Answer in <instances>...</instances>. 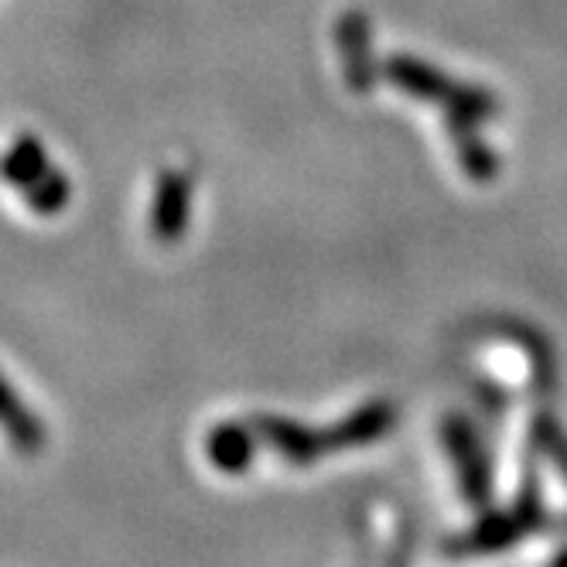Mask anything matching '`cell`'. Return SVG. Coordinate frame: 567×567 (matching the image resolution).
<instances>
[{
	"label": "cell",
	"instance_id": "obj_1",
	"mask_svg": "<svg viewBox=\"0 0 567 567\" xmlns=\"http://www.w3.org/2000/svg\"><path fill=\"white\" fill-rule=\"evenodd\" d=\"M188 223V178L178 172L161 175L157 195H154V213L151 229L157 239H178Z\"/></svg>",
	"mask_w": 567,
	"mask_h": 567
},
{
	"label": "cell",
	"instance_id": "obj_2",
	"mask_svg": "<svg viewBox=\"0 0 567 567\" xmlns=\"http://www.w3.org/2000/svg\"><path fill=\"white\" fill-rule=\"evenodd\" d=\"M45 172H49V161H45V151L38 144V137L24 134L0 154V175H4V182H11V185L31 188Z\"/></svg>",
	"mask_w": 567,
	"mask_h": 567
},
{
	"label": "cell",
	"instance_id": "obj_3",
	"mask_svg": "<svg viewBox=\"0 0 567 567\" xmlns=\"http://www.w3.org/2000/svg\"><path fill=\"white\" fill-rule=\"evenodd\" d=\"M0 421H4L11 431H14V437H21V441H34V421L28 424V414L18 408V400H14V393L0 383Z\"/></svg>",
	"mask_w": 567,
	"mask_h": 567
}]
</instances>
